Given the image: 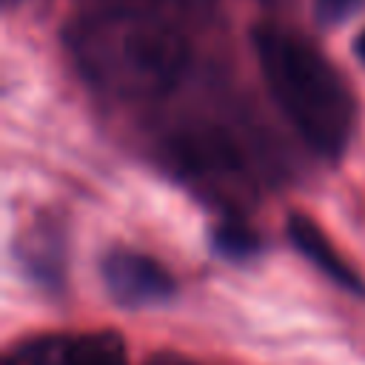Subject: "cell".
Wrapping results in <instances>:
<instances>
[{"label": "cell", "mask_w": 365, "mask_h": 365, "mask_svg": "<svg viewBox=\"0 0 365 365\" xmlns=\"http://www.w3.org/2000/svg\"><path fill=\"white\" fill-rule=\"evenodd\" d=\"M285 231H288V240L291 245L322 274L328 277L334 285H339L342 291H351L356 297H365V282L362 277L351 268V262H345V257L334 248L331 237L302 211H294L288 214V222H285Z\"/></svg>", "instance_id": "obj_5"}, {"label": "cell", "mask_w": 365, "mask_h": 365, "mask_svg": "<svg viewBox=\"0 0 365 365\" xmlns=\"http://www.w3.org/2000/svg\"><path fill=\"white\" fill-rule=\"evenodd\" d=\"M148 365H191V362L182 356H174V354H163V356H154Z\"/></svg>", "instance_id": "obj_10"}, {"label": "cell", "mask_w": 365, "mask_h": 365, "mask_svg": "<svg viewBox=\"0 0 365 365\" xmlns=\"http://www.w3.org/2000/svg\"><path fill=\"white\" fill-rule=\"evenodd\" d=\"M11 3H14V0H6V6H11Z\"/></svg>", "instance_id": "obj_12"}, {"label": "cell", "mask_w": 365, "mask_h": 365, "mask_svg": "<svg viewBox=\"0 0 365 365\" xmlns=\"http://www.w3.org/2000/svg\"><path fill=\"white\" fill-rule=\"evenodd\" d=\"M100 277L108 297L123 308H151L174 297L171 271L154 257L134 248H111L100 259Z\"/></svg>", "instance_id": "obj_3"}, {"label": "cell", "mask_w": 365, "mask_h": 365, "mask_svg": "<svg viewBox=\"0 0 365 365\" xmlns=\"http://www.w3.org/2000/svg\"><path fill=\"white\" fill-rule=\"evenodd\" d=\"M251 43L274 103L302 143L325 160H339L356 125V103L342 74L314 43L285 26L259 23Z\"/></svg>", "instance_id": "obj_1"}, {"label": "cell", "mask_w": 365, "mask_h": 365, "mask_svg": "<svg viewBox=\"0 0 365 365\" xmlns=\"http://www.w3.org/2000/svg\"><path fill=\"white\" fill-rule=\"evenodd\" d=\"M68 40L83 74L123 97L165 94L188 63L185 37L171 23L140 11L86 17Z\"/></svg>", "instance_id": "obj_2"}, {"label": "cell", "mask_w": 365, "mask_h": 365, "mask_svg": "<svg viewBox=\"0 0 365 365\" xmlns=\"http://www.w3.org/2000/svg\"><path fill=\"white\" fill-rule=\"evenodd\" d=\"M362 0H314V14L322 26H339L356 14Z\"/></svg>", "instance_id": "obj_9"}, {"label": "cell", "mask_w": 365, "mask_h": 365, "mask_svg": "<svg viewBox=\"0 0 365 365\" xmlns=\"http://www.w3.org/2000/svg\"><path fill=\"white\" fill-rule=\"evenodd\" d=\"M211 245H214L217 254L225 257V259H251V257L259 251L257 234H254L248 225L234 222V220H225V222L214 225V231H211Z\"/></svg>", "instance_id": "obj_8"}, {"label": "cell", "mask_w": 365, "mask_h": 365, "mask_svg": "<svg viewBox=\"0 0 365 365\" xmlns=\"http://www.w3.org/2000/svg\"><path fill=\"white\" fill-rule=\"evenodd\" d=\"M68 365H128V351L117 331H88L68 339Z\"/></svg>", "instance_id": "obj_6"}, {"label": "cell", "mask_w": 365, "mask_h": 365, "mask_svg": "<svg viewBox=\"0 0 365 365\" xmlns=\"http://www.w3.org/2000/svg\"><path fill=\"white\" fill-rule=\"evenodd\" d=\"M17 257L26 277L46 288L57 291L66 282V234L54 217H37L17 240Z\"/></svg>", "instance_id": "obj_4"}, {"label": "cell", "mask_w": 365, "mask_h": 365, "mask_svg": "<svg viewBox=\"0 0 365 365\" xmlns=\"http://www.w3.org/2000/svg\"><path fill=\"white\" fill-rule=\"evenodd\" d=\"M68 339L63 334H46L14 345L3 365H68Z\"/></svg>", "instance_id": "obj_7"}, {"label": "cell", "mask_w": 365, "mask_h": 365, "mask_svg": "<svg viewBox=\"0 0 365 365\" xmlns=\"http://www.w3.org/2000/svg\"><path fill=\"white\" fill-rule=\"evenodd\" d=\"M356 54H359V60L365 63V34H362V37L356 40Z\"/></svg>", "instance_id": "obj_11"}]
</instances>
